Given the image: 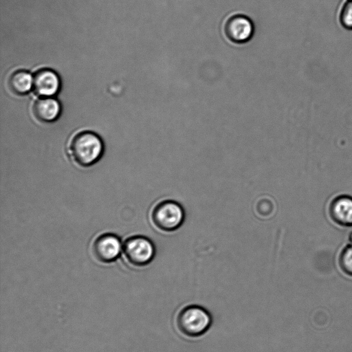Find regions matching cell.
<instances>
[{"instance_id": "obj_1", "label": "cell", "mask_w": 352, "mask_h": 352, "mask_svg": "<svg viewBox=\"0 0 352 352\" xmlns=\"http://www.w3.org/2000/svg\"><path fill=\"white\" fill-rule=\"evenodd\" d=\"M69 151L73 160L82 167H89L98 162L104 152L101 138L91 131H82L72 139Z\"/></svg>"}, {"instance_id": "obj_4", "label": "cell", "mask_w": 352, "mask_h": 352, "mask_svg": "<svg viewBox=\"0 0 352 352\" xmlns=\"http://www.w3.org/2000/svg\"><path fill=\"white\" fill-rule=\"evenodd\" d=\"M123 252L130 264L135 267H143L153 260L155 247L148 238L144 236H133L124 242Z\"/></svg>"}, {"instance_id": "obj_10", "label": "cell", "mask_w": 352, "mask_h": 352, "mask_svg": "<svg viewBox=\"0 0 352 352\" xmlns=\"http://www.w3.org/2000/svg\"><path fill=\"white\" fill-rule=\"evenodd\" d=\"M8 85L15 94L24 95L33 87V78L27 71L18 70L10 76Z\"/></svg>"}, {"instance_id": "obj_11", "label": "cell", "mask_w": 352, "mask_h": 352, "mask_svg": "<svg viewBox=\"0 0 352 352\" xmlns=\"http://www.w3.org/2000/svg\"><path fill=\"white\" fill-rule=\"evenodd\" d=\"M338 261L340 270L345 274L352 276V244L349 243L342 248Z\"/></svg>"}, {"instance_id": "obj_5", "label": "cell", "mask_w": 352, "mask_h": 352, "mask_svg": "<svg viewBox=\"0 0 352 352\" xmlns=\"http://www.w3.org/2000/svg\"><path fill=\"white\" fill-rule=\"evenodd\" d=\"M223 30L231 42L242 44L249 41L254 34V25L250 18L243 14H234L225 21Z\"/></svg>"}, {"instance_id": "obj_12", "label": "cell", "mask_w": 352, "mask_h": 352, "mask_svg": "<svg viewBox=\"0 0 352 352\" xmlns=\"http://www.w3.org/2000/svg\"><path fill=\"white\" fill-rule=\"evenodd\" d=\"M338 19L345 29L352 30V0H346L341 6Z\"/></svg>"}, {"instance_id": "obj_3", "label": "cell", "mask_w": 352, "mask_h": 352, "mask_svg": "<svg viewBox=\"0 0 352 352\" xmlns=\"http://www.w3.org/2000/svg\"><path fill=\"white\" fill-rule=\"evenodd\" d=\"M185 218L184 207L173 199L157 202L151 213L153 226L164 233H173L178 230L184 224Z\"/></svg>"}, {"instance_id": "obj_7", "label": "cell", "mask_w": 352, "mask_h": 352, "mask_svg": "<svg viewBox=\"0 0 352 352\" xmlns=\"http://www.w3.org/2000/svg\"><path fill=\"white\" fill-rule=\"evenodd\" d=\"M330 219L340 227H352V197L340 195L330 201L328 206Z\"/></svg>"}, {"instance_id": "obj_13", "label": "cell", "mask_w": 352, "mask_h": 352, "mask_svg": "<svg viewBox=\"0 0 352 352\" xmlns=\"http://www.w3.org/2000/svg\"><path fill=\"white\" fill-rule=\"evenodd\" d=\"M349 243L352 244V232H351L348 236Z\"/></svg>"}, {"instance_id": "obj_8", "label": "cell", "mask_w": 352, "mask_h": 352, "mask_svg": "<svg viewBox=\"0 0 352 352\" xmlns=\"http://www.w3.org/2000/svg\"><path fill=\"white\" fill-rule=\"evenodd\" d=\"M60 87L58 76L53 70L43 69L33 77V89L41 96L50 97L56 94Z\"/></svg>"}, {"instance_id": "obj_6", "label": "cell", "mask_w": 352, "mask_h": 352, "mask_svg": "<svg viewBox=\"0 0 352 352\" xmlns=\"http://www.w3.org/2000/svg\"><path fill=\"white\" fill-rule=\"evenodd\" d=\"M122 248V242L118 236L105 233L95 239L92 245V253L98 261L109 263L118 258Z\"/></svg>"}, {"instance_id": "obj_9", "label": "cell", "mask_w": 352, "mask_h": 352, "mask_svg": "<svg viewBox=\"0 0 352 352\" xmlns=\"http://www.w3.org/2000/svg\"><path fill=\"white\" fill-rule=\"evenodd\" d=\"M33 110L38 120L42 122H52L58 117L60 106L56 99L45 97L34 103Z\"/></svg>"}, {"instance_id": "obj_2", "label": "cell", "mask_w": 352, "mask_h": 352, "mask_svg": "<svg viewBox=\"0 0 352 352\" xmlns=\"http://www.w3.org/2000/svg\"><path fill=\"white\" fill-rule=\"evenodd\" d=\"M176 326L184 336L195 338L205 334L210 328L212 318L204 307L189 305L181 309L176 316Z\"/></svg>"}]
</instances>
